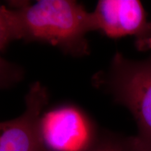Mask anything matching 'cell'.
<instances>
[{
    "label": "cell",
    "mask_w": 151,
    "mask_h": 151,
    "mask_svg": "<svg viewBox=\"0 0 151 151\" xmlns=\"http://www.w3.org/2000/svg\"><path fill=\"white\" fill-rule=\"evenodd\" d=\"M39 130L43 151H89L99 137L88 115L71 104L43 112Z\"/></svg>",
    "instance_id": "cell-3"
},
{
    "label": "cell",
    "mask_w": 151,
    "mask_h": 151,
    "mask_svg": "<svg viewBox=\"0 0 151 151\" xmlns=\"http://www.w3.org/2000/svg\"><path fill=\"white\" fill-rule=\"evenodd\" d=\"M96 81L116 103L130 111L139 131L136 137L151 151V55L143 60H133L116 52L108 71Z\"/></svg>",
    "instance_id": "cell-2"
},
{
    "label": "cell",
    "mask_w": 151,
    "mask_h": 151,
    "mask_svg": "<svg viewBox=\"0 0 151 151\" xmlns=\"http://www.w3.org/2000/svg\"><path fill=\"white\" fill-rule=\"evenodd\" d=\"M89 151H148L136 137H124L111 134L99 135Z\"/></svg>",
    "instance_id": "cell-6"
},
{
    "label": "cell",
    "mask_w": 151,
    "mask_h": 151,
    "mask_svg": "<svg viewBox=\"0 0 151 151\" xmlns=\"http://www.w3.org/2000/svg\"><path fill=\"white\" fill-rule=\"evenodd\" d=\"M92 14L96 31L113 39L131 36L139 49L151 48V22L140 1L100 0Z\"/></svg>",
    "instance_id": "cell-4"
},
{
    "label": "cell",
    "mask_w": 151,
    "mask_h": 151,
    "mask_svg": "<svg viewBox=\"0 0 151 151\" xmlns=\"http://www.w3.org/2000/svg\"><path fill=\"white\" fill-rule=\"evenodd\" d=\"M96 31L92 12L71 0L13 1L0 9V48L22 39L52 45L73 56L89 52L86 35Z\"/></svg>",
    "instance_id": "cell-1"
},
{
    "label": "cell",
    "mask_w": 151,
    "mask_h": 151,
    "mask_svg": "<svg viewBox=\"0 0 151 151\" xmlns=\"http://www.w3.org/2000/svg\"><path fill=\"white\" fill-rule=\"evenodd\" d=\"M48 101L46 88L36 82L25 97V110L18 118L1 122L0 151H43L39 119Z\"/></svg>",
    "instance_id": "cell-5"
}]
</instances>
